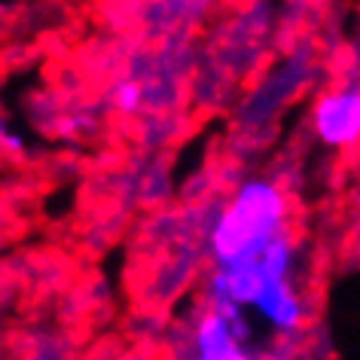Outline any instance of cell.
<instances>
[{
	"instance_id": "6da1fadb",
	"label": "cell",
	"mask_w": 360,
	"mask_h": 360,
	"mask_svg": "<svg viewBox=\"0 0 360 360\" xmlns=\"http://www.w3.org/2000/svg\"><path fill=\"white\" fill-rule=\"evenodd\" d=\"M290 232V202L287 193L269 177H248L220 208L208 232L211 263L245 266Z\"/></svg>"
},
{
	"instance_id": "7a4b0ae2",
	"label": "cell",
	"mask_w": 360,
	"mask_h": 360,
	"mask_svg": "<svg viewBox=\"0 0 360 360\" xmlns=\"http://www.w3.org/2000/svg\"><path fill=\"white\" fill-rule=\"evenodd\" d=\"M193 360H266L254 345L248 311L205 305L193 327Z\"/></svg>"
},
{
	"instance_id": "3957f363",
	"label": "cell",
	"mask_w": 360,
	"mask_h": 360,
	"mask_svg": "<svg viewBox=\"0 0 360 360\" xmlns=\"http://www.w3.org/2000/svg\"><path fill=\"white\" fill-rule=\"evenodd\" d=\"M311 131L330 150L360 147V83H339L314 98Z\"/></svg>"
},
{
	"instance_id": "277c9868",
	"label": "cell",
	"mask_w": 360,
	"mask_h": 360,
	"mask_svg": "<svg viewBox=\"0 0 360 360\" xmlns=\"http://www.w3.org/2000/svg\"><path fill=\"white\" fill-rule=\"evenodd\" d=\"M248 311L257 314V318L272 333H278V336L300 333L305 327V318H309V305H305V296L300 290V284H296V278L293 281L266 284L263 290L257 293V300Z\"/></svg>"
},
{
	"instance_id": "5b68a950",
	"label": "cell",
	"mask_w": 360,
	"mask_h": 360,
	"mask_svg": "<svg viewBox=\"0 0 360 360\" xmlns=\"http://www.w3.org/2000/svg\"><path fill=\"white\" fill-rule=\"evenodd\" d=\"M141 104H143V89L138 83H129V79H125V83L113 86V107H116V110L138 113Z\"/></svg>"
}]
</instances>
